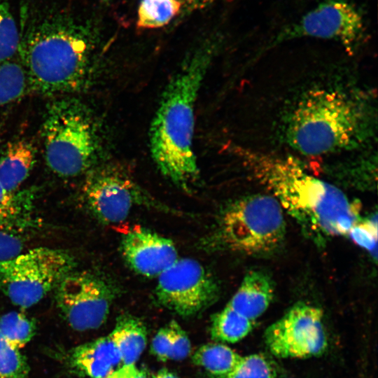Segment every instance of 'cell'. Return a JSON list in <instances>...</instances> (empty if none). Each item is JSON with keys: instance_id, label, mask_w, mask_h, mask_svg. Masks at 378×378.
<instances>
[{"instance_id": "2e32d148", "label": "cell", "mask_w": 378, "mask_h": 378, "mask_svg": "<svg viewBox=\"0 0 378 378\" xmlns=\"http://www.w3.org/2000/svg\"><path fill=\"white\" fill-rule=\"evenodd\" d=\"M36 157V149L30 141L8 142L0 153V183L10 192L17 191L32 170Z\"/></svg>"}, {"instance_id": "e0dca14e", "label": "cell", "mask_w": 378, "mask_h": 378, "mask_svg": "<svg viewBox=\"0 0 378 378\" xmlns=\"http://www.w3.org/2000/svg\"><path fill=\"white\" fill-rule=\"evenodd\" d=\"M34 192H10L0 183V230L20 235L34 227Z\"/></svg>"}, {"instance_id": "83f0119b", "label": "cell", "mask_w": 378, "mask_h": 378, "mask_svg": "<svg viewBox=\"0 0 378 378\" xmlns=\"http://www.w3.org/2000/svg\"><path fill=\"white\" fill-rule=\"evenodd\" d=\"M172 335V349L169 360H181L190 352V340L181 326L175 321L168 323Z\"/></svg>"}, {"instance_id": "ba28073f", "label": "cell", "mask_w": 378, "mask_h": 378, "mask_svg": "<svg viewBox=\"0 0 378 378\" xmlns=\"http://www.w3.org/2000/svg\"><path fill=\"white\" fill-rule=\"evenodd\" d=\"M86 174L81 189L82 199L90 214L103 224L123 222L137 206L174 212L151 196L119 167H95Z\"/></svg>"}, {"instance_id": "d6986e66", "label": "cell", "mask_w": 378, "mask_h": 378, "mask_svg": "<svg viewBox=\"0 0 378 378\" xmlns=\"http://www.w3.org/2000/svg\"><path fill=\"white\" fill-rule=\"evenodd\" d=\"M241 358V356L227 345L209 343L197 349L192 361L216 378H221L228 374Z\"/></svg>"}, {"instance_id": "7402d4cb", "label": "cell", "mask_w": 378, "mask_h": 378, "mask_svg": "<svg viewBox=\"0 0 378 378\" xmlns=\"http://www.w3.org/2000/svg\"><path fill=\"white\" fill-rule=\"evenodd\" d=\"M29 92L27 76L20 62L0 64V106L13 102Z\"/></svg>"}, {"instance_id": "44dd1931", "label": "cell", "mask_w": 378, "mask_h": 378, "mask_svg": "<svg viewBox=\"0 0 378 378\" xmlns=\"http://www.w3.org/2000/svg\"><path fill=\"white\" fill-rule=\"evenodd\" d=\"M180 0H141L137 27L156 29L167 25L179 13Z\"/></svg>"}, {"instance_id": "4316f807", "label": "cell", "mask_w": 378, "mask_h": 378, "mask_svg": "<svg viewBox=\"0 0 378 378\" xmlns=\"http://www.w3.org/2000/svg\"><path fill=\"white\" fill-rule=\"evenodd\" d=\"M348 234L355 244L368 250L377 258V216L360 220L352 226Z\"/></svg>"}, {"instance_id": "277c9868", "label": "cell", "mask_w": 378, "mask_h": 378, "mask_svg": "<svg viewBox=\"0 0 378 378\" xmlns=\"http://www.w3.org/2000/svg\"><path fill=\"white\" fill-rule=\"evenodd\" d=\"M94 48L90 31L63 16L24 27L18 53L29 92L54 96L82 90L92 76Z\"/></svg>"}, {"instance_id": "7c38bea8", "label": "cell", "mask_w": 378, "mask_h": 378, "mask_svg": "<svg viewBox=\"0 0 378 378\" xmlns=\"http://www.w3.org/2000/svg\"><path fill=\"white\" fill-rule=\"evenodd\" d=\"M270 351L281 358H307L322 354L328 346L323 312L304 302L293 305L265 332Z\"/></svg>"}, {"instance_id": "836d02e7", "label": "cell", "mask_w": 378, "mask_h": 378, "mask_svg": "<svg viewBox=\"0 0 378 378\" xmlns=\"http://www.w3.org/2000/svg\"><path fill=\"white\" fill-rule=\"evenodd\" d=\"M135 378H148V377L144 371L137 370Z\"/></svg>"}, {"instance_id": "d590c367", "label": "cell", "mask_w": 378, "mask_h": 378, "mask_svg": "<svg viewBox=\"0 0 378 378\" xmlns=\"http://www.w3.org/2000/svg\"><path fill=\"white\" fill-rule=\"evenodd\" d=\"M104 2H108L109 0H102Z\"/></svg>"}, {"instance_id": "30bf717a", "label": "cell", "mask_w": 378, "mask_h": 378, "mask_svg": "<svg viewBox=\"0 0 378 378\" xmlns=\"http://www.w3.org/2000/svg\"><path fill=\"white\" fill-rule=\"evenodd\" d=\"M158 277L155 289L158 302L182 316H191L205 309L220 293L215 277L192 258H178Z\"/></svg>"}, {"instance_id": "484cf974", "label": "cell", "mask_w": 378, "mask_h": 378, "mask_svg": "<svg viewBox=\"0 0 378 378\" xmlns=\"http://www.w3.org/2000/svg\"><path fill=\"white\" fill-rule=\"evenodd\" d=\"M276 370L272 362L260 354L241 356L237 366L221 378H276Z\"/></svg>"}, {"instance_id": "603a6c76", "label": "cell", "mask_w": 378, "mask_h": 378, "mask_svg": "<svg viewBox=\"0 0 378 378\" xmlns=\"http://www.w3.org/2000/svg\"><path fill=\"white\" fill-rule=\"evenodd\" d=\"M36 330L35 322L22 313L10 312L0 316V333L18 349L27 344Z\"/></svg>"}, {"instance_id": "4dcf8cb0", "label": "cell", "mask_w": 378, "mask_h": 378, "mask_svg": "<svg viewBox=\"0 0 378 378\" xmlns=\"http://www.w3.org/2000/svg\"><path fill=\"white\" fill-rule=\"evenodd\" d=\"M136 370L134 365H123L106 378H135Z\"/></svg>"}, {"instance_id": "52a82bcc", "label": "cell", "mask_w": 378, "mask_h": 378, "mask_svg": "<svg viewBox=\"0 0 378 378\" xmlns=\"http://www.w3.org/2000/svg\"><path fill=\"white\" fill-rule=\"evenodd\" d=\"M76 260L66 251L37 247L0 262V290L11 302L29 308L74 270Z\"/></svg>"}, {"instance_id": "f546056e", "label": "cell", "mask_w": 378, "mask_h": 378, "mask_svg": "<svg viewBox=\"0 0 378 378\" xmlns=\"http://www.w3.org/2000/svg\"><path fill=\"white\" fill-rule=\"evenodd\" d=\"M172 349V335L168 324L161 328L153 338L151 351L162 361L169 360Z\"/></svg>"}, {"instance_id": "8992f818", "label": "cell", "mask_w": 378, "mask_h": 378, "mask_svg": "<svg viewBox=\"0 0 378 378\" xmlns=\"http://www.w3.org/2000/svg\"><path fill=\"white\" fill-rule=\"evenodd\" d=\"M284 210L272 196L253 194L237 199L221 211L215 230L203 245L244 254L271 255L286 236Z\"/></svg>"}, {"instance_id": "6da1fadb", "label": "cell", "mask_w": 378, "mask_h": 378, "mask_svg": "<svg viewBox=\"0 0 378 378\" xmlns=\"http://www.w3.org/2000/svg\"><path fill=\"white\" fill-rule=\"evenodd\" d=\"M377 130L371 92L342 84L307 89L284 112L279 136L304 155H329L361 148Z\"/></svg>"}, {"instance_id": "5bb4252c", "label": "cell", "mask_w": 378, "mask_h": 378, "mask_svg": "<svg viewBox=\"0 0 378 378\" xmlns=\"http://www.w3.org/2000/svg\"><path fill=\"white\" fill-rule=\"evenodd\" d=\"M69 361L75 370L90 378H106L123 365L110 335L76 346Z\"/></svg>"}, {"instance_id": "d4e9b609", "label": "cell", "mask_w": 378, "mask_h": 378, "mask_svg": "<svg viewBox=\"0 0 378 378\" xmlns=\"http://www.w3.org/2000/svg\"><path fill=\"white\" fill-rule=\"evenodd\" d=\"M29 366L24 356L0 333V378H25Z\"/></svg>"}, {"instance_id": "e575fe53", "label": "cell", "mask_w": 378, "mask_h": 378, "mask_svg": "<svg viewBox=\"0 0 378 378\" xmlns=\"http://www.w3.org/2000/svg\"><path fill=\"white\" fill-rule=\"evenodd\" d=\"M1 134H2V126H1V125L0 124V140H1Z\"/></svg>"}, {"instance_id": "3957f363", "label": "cell", "mask_w": 378, "mask_h": 378, "mask_svg": "<svg viewBox=\"0 0 378 378\" xmlns=\"http://www.w3.org/2000/svg\"><path fill=\"white\" fill-rule=\"evenodd\" d=\"M218 44L216 36L206 38L183 59L163 92L150 129V153L158 169L187 192L200 178L192 145L195 102Z\"/></svg>"}, {"instance_id": "ffe728a7", "label": "cell", "mask_w": 378, "mask_h": 378, "mask_svg": "<svg viewBox=\"0 0 378 378\" xmlns=\"http://www.w3.org/2000/svg\"><path fill=\"white\" fill-rule=\"evenodd\" d=\"M253 321L228 306L215 314L211 318V337L218 341L235 343L244 338L253 329Z\"/></svg>"}, {"instance_id": "cb8c5ba5", "label": "cell", "mask_w": 378, "mask_h": 378, "mask_svg": "<svg viewBox=\"0 0 378 378\" xmlns=\"http://www.w3.org/2000/svg\"><path fill=\"white\" fill-rule=\"evenodd\" d=\"M20 32L7 0H0V64L10 60L18 53Z\"/></svg>"}, {"instance_id": "f1b7e54d", "label": "cell", "mask_w": 378, "mask_h": 378, "mask_svg": "<svg viewBox=\"0 0 378 378\" xmlns=\"http://www.w3.org/2000/svg\"><path fill=\"white\" fill-rule=\"evenodd\" d=\"M23 248L20 235L0 230V262L20 254Z\"/></svg>"}, {"instance_id": "8fae6325", "label": "cell", "mask_w": 378, "mask_h": 378, "mask_svg": "<svg viewBox=\"0 0 378 378\" xmlns=\"http://www.w3.org/2000/svg\"><path fill=\"white\" fill-rule=\"evenodd\" d=\"M365 31L363 16L353 4L345 0H326L283 29L272 43L302 37L330 39L351 55L363 41Z\"/></svg>"}, {"instance_id": "9a60e30c", "label": "cell", "mask_w": 378, "mask_h": 378, "mask_svg": "<svg viewBox=\"0 0 378 378\" xmlns=\"http://www.w3.org/2000/svg\"><path fill=\"white\" fill-rule=\"evenodd\" d=\"M274 294L271 277L260 270L247 272L227 306L252 321L264 314Z\"/></svg>"}, {"instance_id": "4fadbf2b", "label": "cell", "mask_w": 378, "mask_h": 378, "mask_svg": "<svg viewBox=\"0 0 378 378\" xmlns=\"http://www.w3.org/2000/svg\"><path fill=\"white\" fill-rule=\"evenodd\" d=\"M120 251L132 270L146 277L158 276L178 259L171 239L143 227H135L125 234Z\"/></svg>"}, {"instance_id": "1f68e13d", "label": "cell", "mask_w": 378, "mask_h": 378, "mask_svg": "<svg viewBox=\"0 0 378 378\" xmlns=\"http://www.w3.org/2000/svg\"><path fill=\"white\" fill-rule=\"evenodd\" d=\"M221 0H184L186 8L190 10L201 9L206 6Z\"/></svg>"}, {"instance_id": "d6a6232c", "label": "cell", "mask_w": 378, "mask_h": 378, "mask_svg": "<svg viewBox=\"0 0 378 378\" xmlns=\"http://www.w3.org/2000/svg\"><path fill=\"white\" fill-rule=\"evenodd\" d=\"M153 378H178L170 371L163 369L160 370Z\"/></svg>"}, {"instance_id": "7a4b0ae2", "label": "cell", "mask_w": 378, "mask_h": 378, "mask_svg": "<svg viewBox=\"0 0 378 378\" xmlns=\"http://www.w3.org/2000/svg\"><path fill=\"white\" fill-rule=\"evenodd\" d=\"M244 165L318 245L348 234L360 219V205L337 186L309 174L290 156L236 148Z\"/></svg>"}, {"instance_id": "ac0fdd59", "label": "cell", "mask_w": 378, "mask_h": 378, "mask_svg": "<svg viewBox=\"0 0 378 378\" xmlns=\"http://www.w3.org/2000/svg\"><path fill=\"white\" fill-rule=\"evenodd\" d=\"M109 335L118 349L122 364L134 365L146 346L144 323L130 314L121 315Z\"/></svg>"}, {"instance_id": "5b68a950", "label": "cell", "mask_w": 378, "mask_h": 378, "mask_svg": "<svg viewBox=\"0 0 378 378\" xmlns=\"http://www.w3.org/2000/svg\"><path fill=\"white\" fill-rule=\"evenodd\" d=\"M41 136L46 164L58 176L76 177L95 167L100 150L98 129L80 100L67 97L48 104Z\"/></svg>"}, {"instance_id": "9c48e42d", "label": "cell", "mask_w": 378, "mask_h": 378, "mask_svg": "<svg viewBox=\"0 0 378 378\" xmlns=\"http://www.w3.org/2000/svg\"><path fill=\"white\" fill-rule=\"evenodd\" d=\"M115 294L114 286L102 276L73 270L56 287L55 301L69 325L85 331L106 321Z\"/></svg>"}]
</instances>
